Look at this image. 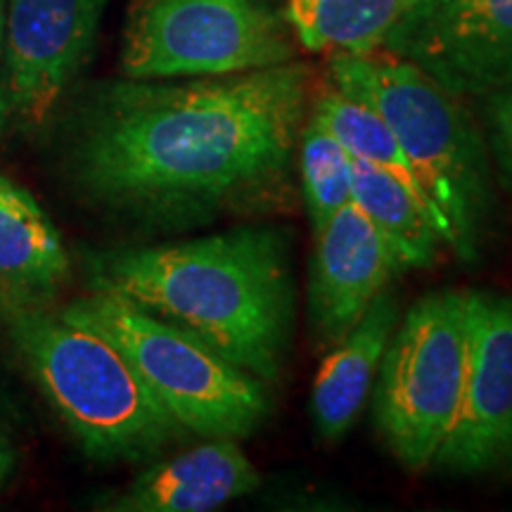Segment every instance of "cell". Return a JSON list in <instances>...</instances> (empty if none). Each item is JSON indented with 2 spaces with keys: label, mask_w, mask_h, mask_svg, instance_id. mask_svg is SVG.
Returning <instances> with one entry per match:
<instances>
[{
  "label": "cell",
  "mask_w": 512,
  "mask_h": 512,
  "mask_svg": "<svg viewBox=\"0 0 512 512\" xmlns=\"http://www.w3.org/2000/svg\"><path fill=\"white\" fill-rule=\"evenodd\" d=\"M15 463H17L15 446H12L8 434L0 430V489H3L5 482L10 479L12 470H15Z\"/></svg>",
  "instance_id": "20"
},
{
  "label": "cell",
  "mask_w": 512,
  "mask_h": 512,
  "mask_svg": "<svg viewBox=\"0 0 512 512\" xmlns=\"http://www.w3.org/2000/svg\"><path fill=\"white\" fill-rule=\"evenodd\" d=\"M313 100L304 62L176 81L126 79L83 110L72 176L100 209L183 228L285 204Z\"/></svg>",
  "instance_id": "1"
},
{
  "label": "cell",
  "mask_w": 512,
  "mask_h": 512,
  "mask_svg": "<svg viewBox=\"0 0 512 512\" xmlns=\"http://www.w3.org/2000/svg\"><path fill=\"white\" fill-rule=\"evenodd\" d=\"M261 475L238 439H207L157 460L100 508L114 512H209L252 494Z\"/></svg>",
  "instance_id": "12"
},
{
  "label": "cell",
  "mask_w": 512,
  "mask_h": 512,
  "mask_svg": "<svg viewBox=\"0 0 512 512\" xmlns=\"http://www.w3.org/2000/svg\"><path fill=\"white\" fill-rule=\"evenodd\" d=\"M69 278L62 235L27 188L0 174V292L43 302Z\"/></svg>",
  "instance_id": "14"
},
{
  "label": "cell",
  "mask_w": 512,
  "mask_h": 512,
  "mask_svg": "<svg viewBox=\"0 0 512 512\" xmlns=\"http://www.w3.org/2000/svg\"><path fill=\"white\" fill-rule=\"evenodd\" d=\"M60 313L110 339L185 432L245 439L271 413L266 382L233 366L200 337L126 299L91 292Z\"/></svg>",
  "instance_id": "5"
},
{
  "label": "cell",
  "mask_w": 512,
  "mask_h": 512,
  "mask_svg": "<svg viewBox=\"0 0 512 512\" xmlns=\"http://www.w3.org/2000/svg\"><path fill=\"white\" fill-rule=\"evenodd\" d=\"M486 128L491 152L512 188V83L486 95Z\"/></svg>",
  "instance_id": "19"
},
{
  "label": "cell",
  "mask_w": 512,
  "mask_h": 512,
  "mask_svg": "<svg viewBox=\"0 0 512 512\" xmlns=\"http://www.w3.org/2000/svg\"><path fill=\"white\" fill-rule=\"evenodd\" d=\"M332 86L366 102L387 121L413 164L460 259L477 256L489 209V166L482 133L465 105L415 64L392 53H332Z\"/></svg>",
  "instance_id": "4"
},
{
  "label": "cell",
  "mask_w": 512,
  "mask_h": 512,
  "mask_svg": "<svg viewBox=\"0 0 512 512\" xmlns=\"http://www.w3.org/2000/svg\"><path fill=\"white\" fill-rule=\"evenodd\" d=\"M408 0H285L294 38L311 53H373Z\"/></svg>",
  "instance_id": "17"
},
{
  "label": "cell",
  "mask_w": 512,
  "mask_h": 512,
  "mask_svg": "<svg viewBox=\"0 0 512 512\" xmlns=\"http://www.w3.org/2000/svg\"><path fill=\"white\" fill-rule=\"evenodd\" d=\"M297 38L275 0H128L124 79L226 76L297 60Z\"/></svg>",
  "instance_id": "6"
},
{
  "label": "cell",
  "mask_w": 512,
  "mask_h": 512,
  "mask_svg": "<svg viewBox=\"0 0 512 512\" xmlns=\"http://www.w3.org/2000/svg\"><path fill=\"white\" fill-rule=\"evenodd\" d=\"M351 192H354L351 202L392 245L406 271L434 264L444 240L430 214L406 185L389 176L387 171L354 159Z\"/></svg>",
  "instance_id": "16"
},
{
  "label": "cell",
  "mask_w": 512,
  "mask_h": 512,
  "mask_svg": "<svg viewBox=\"0 0 512 512\" xmlns=\"http://www.w3.org/2000/svg\"><path fill=\"white\" fill-rule=\"evenodd\" d=\"M399 318V299L387 287L320 363L313 380L311 415L323 441H339L354 427Z\"/></svg>",
  "instance_id": "13"
},
{
  "label": "cell",
  "mask_w": 512,
  "mask_h": 512,
  "mask_svg": "<svg viewBox=\"0 0 512 512\" xmlns=\"http://www.w3.org/2000/svg\"><path fill=\"white\" fill-rule=\"evenodd\" d=\"M107 0H10L5 10V107L24 131L53 117L93 53Z\"/></svg>",
  "instance_id": "9"
},
{
  "label": "cell",
  "mask_w": 512,
  "mask_h": 512,
  "mask_svg": "<svg viewBox=\"0 0 512 512\" xmlns=\"http://www.w3.org/2000/svg\"><path fill=\"white\" fill-rule=\"evenodd\" d=\"M86 273L93 292L200 337L268 387L283 377L294 332L287 230L240 226L200 240L107 249L88 256Z\"/></svg>",
  "instance_id": "2"
},
{
  "label": "cell",
  "mask_w": 512,
  "mask_h": 512,
  "mask_svg": "<svg viewBox=\"0 0 512 512\" xmlns=\"http://www.w3.org/2000/svg\"><path fill=\"white\" fill-rule=\"evenodd\" d=\"M3 36H5V0H0V48H3Z\"/></svg>",
  "instance_id": "21"
},
{
  "label": "cell",
  "mask_w": 512,
  "mask_h": 512,
  "mask_svg": "<svg viewBox=\"0 0 512 512\" xmlns=\"http://www.w3.org/2000/svg\"><path fill=\"white\" fill-rule=\"evenodd\" d=\"M382 48L456 98L512 83V0H408Z\"/></svg>",
  "instance_id": "8"
},
{
  "label": "cell",
  "mask_w": 512,
  "mask_h": 512,
  "mask_svg": "<svg viewBox=\"0 0 512 512\" xmlns=\"http://www.w3.org/2000/svg\"><path fill=\"white\" fill-rule=\"evenodd\" d=\"M0 323L86 456L140 463L185 432L98 330L0 292Z\"/></svg>",
  "instance_id": "3"
},
{
  "label": "cell",
  "mask_w": 512,
  "mask_h": 512,
  "mask_svg": "<svg viewBox=\"0 0 512 512\" xmlns=\"http://www.w3.org/2000/svg\"><path fill=\"white\" fill-rule=\"evenodd\" d=\"M401 259L354 202L316 233L309 271V318L323 344H337L377 294L401 275Z\"/></svg>",
  "instance_id": "11"
},
{
  "label": "cell",
  "mask_w": 512,
  "mask_h": 512,
  "mask_svg": "<svg viewBox=\"0 0 512 512\" xmlns=\"http://www.w3.org/2000/svg\"><path fill=\"white\" fill-rule=\"evenodd\" d=\"M311 117H316L320 124L328 128L351 157L358 159V162L373 164L377 169L387 171L389 176H394L396 181L406 185V188L415 195V200H418L422 207H425L427 214H430V219L434 221V226H437L444 245H451V233H448L444 216L439 214V209L434 207L430 197H427V192L418 181L413 164L408 162L406 152L401 150L394 131L373 107H368L366 102L342 93L337 86H330L320 88V91L313 95Z\"/></svg>",
  "instance_id": "15"
},
{
  "label": "cell",
  "mask_w": 512,
  "mask_h": 512,
  "mask_svg": "<svg viewBox=\"0 0 512 512\" xmlns=\"http://www.w3.org/2000/svg\"><path fill=\"white\" fill-rule=\"evenodd\" d=\"M508 456L512 458V441H510V448H508Z\"/></svg>",
  "instance_id": "22"
},
{
  "label": "cell",
  "mask_w": 512,
  "mask_h": 512,
  "mask_svg": "<svg viewBox=\"0 0 512 512\" xmlns=\"http://www.w3.org/2000/svg\"><path fill=\"white\" fill-rule=\"evenodd\" d=\"M465 299L463 394L434 465L482 472L508 456L512 441V297L472 290Z\"/></svg>",
  "instance_id": "10"
},
{
  "label": "cell",
  "mask_w": 512,
  "mask_h": 512,
  "mask_svg": "<svg viewBox=\"0 0 512 512\" xmlns=\"http://www.w3.org/2000/svg\"><path fill=\"white\" fill-rule=\"evenodd\" d=\"M467 299L430 292L399 318L375 377V422L384 444L408 470L434 465L465 380Z\"/></svg>",
  "instance_id": "7"
},
{
  "label": "cell",
  "mask_w": 512,
  "mask_h": 512,
  "mask_svg": "<svg viewBox=\"0 0 512 512\" xmlns=\"http://www.w3.org/2000/svg\"><path fill=\"white\" fill-rule=\"evenodd\" d=\"M297 169L302 200L309 211L313 233L328 223L339 209L354 200L351 178L354 157L316 117L306 119L297 147Z\"/></svg>",
  "instance_id": "18"
}]
</instances>
